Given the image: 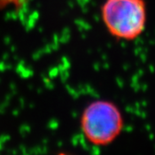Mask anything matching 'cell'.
<instances>
[{
    "mask_svg": "<svg viewBox=\"0 0 155 155\" xmlns=\"http://www.w3.org/2000/svg\"><path fill=\"white\" fill-rule=\"evenodd\" d=\"M101 14L108 32L121 41L136 40L147 25L145 0H106L101 8Z\"/></svg>",
    "mask_w": 155,
    "mask_h": 155,
    "instance_id": "cell-1",
    "label": "cell"
},
{
    "mask_svg": "<svg viewBox=\"0 0 155 155\" xmlns=\"http://www.w3.org/2000/svg\"><path fill=\"white\" fill-rule=\"evenodd\" d=\"M80 125L89 143L105 147L115 141L121 134L124 119L116 104L109 100H96L84 110Z\"/></svg>",
    "mask_w": 155,
    "mask_h": 155,
    "instance_id": "cell-2",
    "label": "cell"
}]
</instances>
